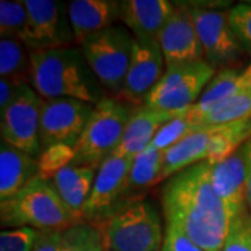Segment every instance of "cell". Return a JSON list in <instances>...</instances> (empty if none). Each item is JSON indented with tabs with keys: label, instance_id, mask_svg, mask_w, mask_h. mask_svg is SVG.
Listing matches in <instances>:
<instances>
[{
	"label": "cell",
	"instance_id": "obj_1",
	"mask_svg": "<svg viewBox=\"0 0 251 251\" xmlns=\"http://www.w3.org/2000/svg\"><path fill=\"white\" fill-rule=\"evenodd\" d=\"M212 165L201 162L166 180L162 188L165 224L173 225L204 251H222L233 218L216 196Z\"/></svg>",
	"mask_w": 251,
	"mask_h": 251
},
{
	"label": "cell",
	"instance_id": "obj_2",
	"mask_svg": "<svg viewBox=\"0 0 251 251\" xmlns=\"http://www.w3.org/2000/svg\"><path fill=\"white\" fill-rule=\"evenodd\" d=\"M31 85L44 99H78L97 106L105 98L80 46L31 52Z\"/></svg>",
	"mask_w": 251,
	"mask_h": 251
},
{
	"label": "cell",
	"instance_id": "obj_3",
	"mask_svg": "<svg viewBox=\"0 0 251 251\" xmlns=\"http://www.w3.org/2000/svg\"><path fill=\"white\" fill-rule=\"evenodd\" d=\"M3 227L29 226L36 230H66L82 222L74 215L53 187L52 181L38 176L14 197L0 204Z\"/></svg>",
	"mask_w": 251,
	"mask_h": 251
},
{
	"label": "cell",
	"instance_id": "obj_4",
	"mask_svg": "<svg viewBox=\"0 0 251 251\" xmlns=\"http://www.w3.org/2000/svg\"><path fill=\"white\" fill-rule=\"evenodd\" d=\"M134 109L113 97L102 99L94 109L80 141L74 147L72 165L98 169L108 158L115 155L123 141Z\"/></svg>",
	"mask_w": 251,
	"mask_h": 251
},
{
	"label": "cell",
	"instance_id": "obj_5",
	"mask_svg": "<svg viewBox=\"0 0 251 251\" xmlns=\"http://www.w3.org/2000/svg\"><path fill=\"white\" fill-rule=\"evenodd\" d=\"M110 251H162L165 226L158 208L147 200H133L103 225Z\"/></svg>",
	"mask_w": 251,
	"mask_h": 251
},
{
	"label": "cell",
	"instance_id": "obj_6",
	"mask_svg": "<svg viewBox=\"0 0 251 251\" xmlns=\"http://www.w3.org/2000/svg\"><path fill=\"white\" fill-rule=\"evenodd\" d=\"M134 36L123 25H113L80 46L91 70L103 87L119 95L131 62Z\"/></svg>",
	"mask_w": 251,
	"mask_h": 251
},
{
	"label": "cell",
	"instance_id": "obj_7",
	"mask_svg": "<svg viewBox=\"0 0 251 251\" xmlns=\"http://www.w3.org/2000/svg\"><path fill=\"white\" fill-rule=\"evenodd\" d=\"M133 161L115 153L99 166L91 196L82 209V222L100 229L122 206L137 200L130 198L128 191Z\"/></svg>",
	"mask_w": 251,
	"mask_h": 251
},
{
	"label": "cell",
	"instance_id": "obj_8",
	"mask_svg": "<svg viewBox=\"0 0 251 251\" xmlns=\"http://www.w3.org/2000/svg\"><path fill=\"white\" fill-rule=\"evenodd\" d=\"M215 74V67L205 60L166 67L159 84L145 100V106L186 112L197 103Z\"/></svg>",
	"mask_w": 251,
	"mask_h": 251
},
{
	"label": "cell",
	"instance_id": "obj_9",
	"mask_svg": "<svg viewBox=\"0 0 251 251\" xmlns=\"http://www.w3.org/2000/svg\"><path fill=\"white\" fill-rule=\"evenodd\" d=\"M44 98L31 84L23 85L14 102L0 115L1 141L34 158H39L41 148V113Z\"/></svg>",
	"mask_w": 251,
	"mask_h": 251
},
{
	"label": "cell",
	"instance_id": "obj_10",
	"mask_svg": "<svg viewBox=\"0 0 251 251\" xmlns=\"http://www.w3.org/2000/svg\"><path fill=\"white\" fill-rule=\"evenodd\" d=\"M28 25L23 44L29 52L67 48L75 44L69 10L54 0H24Z\"/></svg>",
	"mask_w": 251,
	"mask_h": 251
},
{
	"label": "cell",
	"instance_id": "obj_11",
	"mask_svg": "<svg viewBox=\"0 0 251 251\" xmlns=\"http://www.w3.org/2000/svg\"><path fill=\"white\" fill-rule=\"evenodd\" d=\"M95 106L78 99H44L41 113V148L53 145L75 147Z\"/></svg>",
	"mask_w": 251,
	"mask_h": 251
},
{
	"label": "cell",
	"instance_id": "obj_12",
	"mask_svg": "<svg viewBox=\"0 0 251 251\" xmlns=\"http://www.w3.org/2000/svg\"><path fill=\"white\" fill-rule=\"evenodd\" d=\"M204 50V60L215 69L233 67L244 53V48L234 35L229 23V14L188 6Z\"/></svg>",
	"mask_w": 251,
	"mask_h": 251
},
{
	"label": "cell",
	"instance_id": "obj_13",
	"mask_svg": "<svg viewBox=\"0 0 251 251\" xmlns=\"http://www.w3.org/2000/svg\"><path fill=\"white\" fill-rule=\"evenodd\" d=\"M166 72V62L159 44H147L134 39L131 62L122 92L115 98L140 108L159 84Z\"/></svg>",
	"mask_w": 251,
	"mask_h": 251
},
{
	"label": "cell",
	"instance_id": "obj_14",
	"mask_svg": "<svg viewBox=\"0 0 251 251\" xmlns=\"http://www.w3.org/2000/svg\"><path fill=\"white\" fill-rule=\"evenodd\" d=\"M158 44L166 67L204 60V50L188 6H175L172 16L162 29Z\"/></svg>",
	"mask_w": 251,
	"mask_h": 251
},
{
	"label": "cell",
	"instance_id": "obj_15",
	"mask_svg": "<svg viewBox=\"0 0 251 251\" xmlns=\"http://www.w3.org/2000/svg\"><path fill=\"white\" fill-rule=\"evenodd\" d=\"M175 6L168 0H125L120 1V20L135 41L158 44Z\"/></svg>",
	"mask_w": 251,
	"mask_h": 251
},
{
	"label": "cell",
	"instance_id": "obj_16",
	"mask_svg": "<svg viewBox=\"0 0 251 251\" xmlns=\"http://www.w3.org/2000/svg\"><path fill=\"white\" fill-rule=\"evenodd\" d=\"M211 181L216 196L224 202L233 219L244 211H249L247 172L243 147L224 161L212 165Z\"/></svg>",
	"mask_w": 251,
	"mask_h": 251
},
{
	"label": "cell",
	"instance_id": "obj_17",
	"mask_svg": "<svg viewBox=\"0 0 251 251\" xmlns=\"http://www.w3.org/2000/svg\"><path fill=\"white\" fill-rule=\"evenodd\" d=\"M251 92V63L244 67H226L218 70L200 97L197 103L187 110V116L200 127L201 119L229 99ZM202 128V127H200Z\"/></svg>",
	"mask_w": 251,
	"mask_h": 251
},
{
	"label": "cell",
	"instance_id": "obj_18",
	"mask_svg": "<svg viewBox=\"0 0 251 251\" xmlns=\"http://www.w3.org/2000/svg\"><path fill=\"white\" fill-rule=\"evenodd\" d=\"M75 44L88 39L116 25L120 20V1L112 0H73L67 6Z\"/></svg>",
	"mask_w": 251,
	"mask_h": 251
},
{
	"label": "cell",
	"instance_id": "obj_19",
	"mask_svg": "<svg viewBox=\"0 0 251 251\" xmlns=\"http://www.w3.org/2000/svg\"><path fill=\"white\" fill-rule=\"evenodd\" d=\"M41 176L36 158L9 144H0V201L14 197L32 180Z\"/></svg>",
	"mask_w": 251,
	"mask_h": 251
},
{
	"label": "cell",
	"instance_id": "obj_20",
	"mask_svg": "<svg viewBox=\"0 0 251 251\" xmlns=\"http://www.w3.org/2000/svg\"><path fill=\"white\" fill-rule=\"evenodd\" d=\"M215 127L216 126H205L165 151L161 183L197 163L206 162Z\"/></svg>",
	"mask_w": 251,
	"mask_h": 251
},
{
	"label": "cell",
	"instance_id": "obj_21",
	"mask_svg": "<svg viewBox=\"0 0 251 251\" xmlns=\"http://www.w3.org/2000/svg\"><path fill=\"white\" fill-rule=\"evenodd\" d=\"M95 168L67 165L53 176L52 184L74 215L82 221V209L87 204L97 177Z\"/></svg>",
	"mask_w": 251,
	"mask_h": 251
},
{
	"label": "cell",
	"instance_id": "obj_22",
	"mask_svg": "<svg viewBox=\"0 0 251 251\" xmlns=\"http://www.w3.org/2000/svg\"><path fill=\"white\" fill-rule=\"evenodd\" d=\"M251 138V117L215 127L206 162L215 165L242 148Z\"/></svg>",
	"mask_w": 251,
	"mask_h": 251
},
{
	"label": "cell",
	"instance_id": "obj_23",
	"mask_svg": "<svg viewBox=\"0 0 251 251\" xmlns=\"http://www.w3.org/2000/svg\"><path fill=\"white\" fill-rule=\"evenodd\" d=\"M0 75L18 85L31 84V52L18 39H0Z\"/></svg>",
	"mask_w": 251,
	"mask_h": 251
},
{
	"label": "cell",
	"instance_id": "obj_24",
	"mask_svg": "<svg viewBox=\"0 0 251 251\" xmlns=\"http://www.w3.org/2000/svg\"><path fill=\"white\" fill-rule=\"evenodd\" d=\"M181 113L184 112H169V110L150 108L145 105L135 108L133 116L127 125L122 143L145 141V143L151 144L153 137L162 127L168 122L173 120L175 117L180 116Z\"/></svg>",
	"mask_w": 251,
	"mask_h": 251
},
{
	"label": "cell",
	"instance_id": "obj_25",
	"mask_svg": "<svg viewBox=\"0 0 251 251\" xmlns=\"http://www.w3.org/2000/svg\"><path fill=\"white\" fill-rule=\"evenodd\" d=\"M163 156H165V151L156 150L151 144L140 155L135 156L130 171V181H128L130 196L161 183Z\"/></svg>",
	"mask_w": 251,
	"mask_h": 251
},
{
	"label": "cell",
	"instance_id": "obj_26",
	"mask_svg": "<svg viewBox=\"0 0 251 251\" xmlns=\"http://www.w3.org/2000/svg\"><path fill=\"white\" fill-rule=\"evenodd\" d=\"M102 229L95 225L80 222L64 230V251H106Z\"/></svg>",
	"mask_w": 251,
	"mask_h": 251
},
{
	"label": "cell",
	"instance_id": "obj_27",
	"mask_svg": "<svg viewBox=\"0 0 251 251\" xmlns=\"http://www.w3.org/2000/svg\"><path fill=\"white\" fill-rule=\"evenodd\" d=\"M251 117V92L226 100L201 119L200 127L219 126Z\"/></svg>",
	"mask_w": 251,
	"mask_h": 251
},
{
	"label": "cell",
	"instance_id": "obj_28",
	"mask_svg": "<svg viewBox=\"0 0 251 251\" xmlns=\"http://www.w3.org/2000/svg\"><path fill=\"white\" fill-rule=\"evenodd\" d=\"M28 25V13L24 1H0V35L23 42Z\"/></svg>",
	"mask_w": 251,
	"mask_h": 251
},
{
	"label": "cell",
	"instance_id": "obj_29",
	"mask_svg": "<svg viewBox=\"0 0 251 251\" xmlns=\"http://www.w3.org/2000/svg\"><path fill=\"white\" fill-rule=\"evenodd\" d=\"M197 130H200V127L187 116L186 110L184 113L175 117L173 120L163 126L153 137L151 145L159 151H166L173 145L183 141L184 138H187L188 135L196 133Z\"/></svg>",
	"mask_w": 251,
	"mask_h": 251
},
{
	"label": "cell",
	"instance_id": "obj_30",
	"mask_svg": "<svg viewBox=\"0 0 251 251\" xmlns=\"http://www.w3.org/2000/svg\"><path fill=\"white\" fill-rule=\"evenodd\" d=\"M74 159V148L69 145H53L44 150L39 155V172L41 176L48 179V175L54 176L67 165H72Z\"/></svg>",
	"mask_w": 251,
	"mask_h": 251
},
{
	"label": "cell",
	"instance_id": "obj_31",
	"mask_svg": "<svg viewBox=\"0 0 251 251\" xmlns=\"http://www.w3.org/2000/svg\"><path fill=\"white\" fill-rule=\"evenodd\" d=\"M222 251H251V216L249 211L236 216Z\"/></svg>",
	"mask_w": 251,
	"mask_h": 251
},
{
	"label": "cell",
	"instance_id": "obj_32",
	"mask_svg": "<svg viewBox=\"0 0 251 251\" xmlns=\"http://www.w3.org/2000/svg\"><path fill=\"white\" fill-rule=\"evenodd\" d=\"M39 230L29 226L6 229L0 233V251H32Z\"/></svg>",
	"mask_w": 251,
	"mask_h": 251
},
{
	"label": "cell",
	"instance_id": "obj_33",
	"mask_svg": "<svg viewBox=\"0 0 251 251\" xmlns=\"http://www.w3.org/2000/svg\"><path fill=\"white\" fill-rule=\"evenodd\" d=\"M229 23L244 50L251 53V4H237L229 10Z\"/></svg>",
	"mask_w": 251,
	"mask_h": 251
},
{
	"label": "cell",
	"instance_id": "obj_34",
	"mask_svg": "<svg viewBox=\"0 0 251 251\" xmlns=\"http://www.w3.org/2000/svg\"><path fill=\"white\" fill-rule=\"evenodd\" d=\"M162 251H204L176 226L165 224Z\"/></svg>",
	"mask_w": 251,
	"mask_h": 251
},
{
	"label": "cell",
	"instance_id": "obj_35",
	"mask_svg": "<svg viewBox=\"0 0 251 251\" xmlns=\"http://www.w3.org/2000/svg\"><path fill=\"white\" fill-rule=\"evenodd\" d=\"M32 251H64V230H39Z\"/></svg>",
	"mask_w": 251,
	"mask_h": 251
},
{
	"label": "cell",
	"instance_id": "obj_36",
	"mask_svg": "<svg viewBox=\"0 0 251 251\" xmlns=\"http://www.w3.org/2000/svg\"><path fill=\"white\" fill-rule=\"evenodd\" d=\"M21 87L23 85H18V84L10 80H4V78L0 80V115L3 112H6V109L14 102Z\"/></svg>",
	"mask_w": 251,
	"mask_h": 251
},
{
	"label": "cell",
	"instance_id": "obj_37",
	"mask_svg": "<svg viewBox=\"0 0 251 251\" xmlns=\"http://www.w3.org/2000/svg\"><path fill=\"white\" fill-rule=\"evenodd\" d=\"M246 158V172H247V209L251 216V138L243 145Z\"/></svg>",
	"mask_w": 251,
	"mask_h": 251
},
{
	"label": "cell",
	"instance_id": "obj_38",
	"mask_svg": "<svg viewBox=\"0 0 251 251\" xmlns=\"http://www.w3.org/2000/svg\"><path fill=\"white\" fill-rule=\"evenodd\" d=\"M106 251H110V250H106Z\"/></svg>",
	"mask_w": 251,
	"mask_h": 251
}]
</instances>
